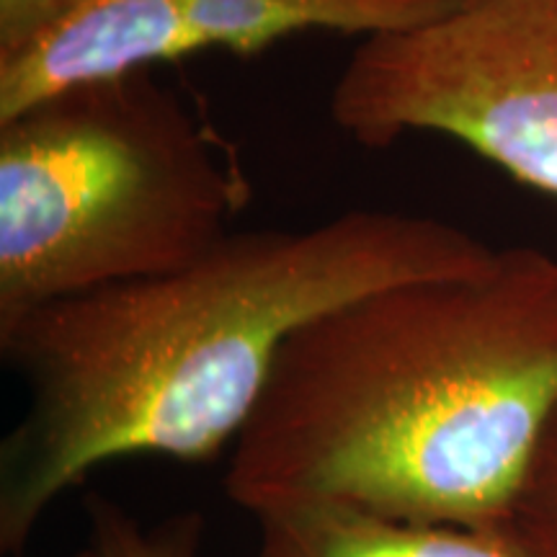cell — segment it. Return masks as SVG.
<instances>
[{
    "label": "cell",
    "instance_id": "cell-1",
    "mask_svg": "<svg viewBox=\"0 0 557 557\" xmlns=\"http://www.w3.org/2000/svg\"><path fill=\"white\" fill-rule=\"evenodd\" d=\"M498 248L449 222L351 209L302 230H240L169 274L58 299L0 329L29 406L0 447V553L124 457L209 462L259 406L310 320L413 278L485 269Z\"/></svg>",
    "mask_w": 557,
    "mask_h": 557
},
{
    "label": "cell",
    "instance_id": "cell-2",
    "mask_svg": "<svg viewBox=\"0 0 557 557\" xmlns=\"http://www.w3.org/2000/svg\"><path fill=\"white\" fill-rule=\"evenodd\" d=\"M557 406V256L369 292L292 333L230 447L256 521L338 511L506 529Z\"/></svg>",
    "mask_w": 557,
    "mask_h": 557
},
{
    "label": "cell",
    "instance_id": "cell-3",
    "mask_svg": "<svg viewBox=\"0 0 557 557\" xmlns=\"http://www.w3.org/2000/svg\"><path fill=\"white\" fill-rule=\"evenodd\" d=\"M240 165L150 70L0 122V329L176 271L233 233Z\"/></svg>",
    "mask_w": 557,
    "mask_h": 557
},
{
    "label": "cell",
    "instance_id": "cell-4",
    "mask_svg": "<svg viewBox=\"0 0 557 557\" xmlns=\"http://www.w3.org/2000/svg\"><path fill=\"white\" fill-rule=\"evenodd\" d=\"M331 114L364 148L444 135L557 197V0H457L426 24L364 37Z\"/></svg>",
    "mask_w": 557,
    "mask_h": 557
},
{
    "label": "cell",
    "instance_id": "cell-5",
    "mask_svg": "<svg viewBox=\"0 0 557 557\" xmlns=\"http://www.w3.org/2000/svg\"><path fill=\"white\" fill-rule=\"evenodd\" d=\"M194 52L186 0H88L58 29L0 60V122L65 90Z\"/></svg>",
    "mask_w": 557,
    "mask_h": 557
},
{
    "label": "cell",
    "instance_id": "cell-6",
    "mask_svg": "<svg viewBox=\"0 0 557 557\" xmlns=\"http://www.w3.org/2000/svg\"><path fill=\"white\" fill-rule=\"evenodd\" d=\"M457 0H186L191 50L253 54L297 32L374 37L447 13Z\"/></svg>",
    "mask_w": 557,
    "mask_h": 557
},
{
    "label": "cell",
    "instance_id": "cell-7",
    "mask_svg": "<svg viewBox=\"0 0 557 557\" xmlns=\"http://www.w3.org/2000/svg\"><path fill=\"white\" fill-rule=\"evenodd\" d=\"M253 557H534L506 529L315 511L259 521Z\"/></svg>",
    "mask_w": 557,
    "mask_h": 557
},
{
    "label": "cell",
    "instance_id": "cell-8",
    "mask_svg": "<svg viewBox=\"0 0 557 557\" xmlns=\"http://www.w3.org/2000/svg\"><path fill=\"white\" fill-rule=\"evenodd\" d=\"M86 527L78 557H201L205 547V517L199 511L171 513L148 527L101 493L86 498Z\"/></svg>",
    "mask_w": 557,
    "mask_h": 557
},
{
    "label": "cell",
    "instance_id": "cell-9",
    "mask_svg": "<svg viewBox=\"0 0 557 557\" xmlns=\"http://www.w3.org/2000/svg\"><path fill=\"white\" fill-rule=\"evenodd\" d=\"M506 532L534 557H557V406L529 459Z\"/></svg>",
    "mask_w": 557,
    "mask_h": 557
},
{
    "label": "cell",
    "instance_id": "cell-10",
    "mask_svg": "<svg viewBox=\"0 0 557 557\" xmlns=\"http://www.w3.org/2000/svg\"><path fill=\"white\" fill-rule=\"evenodd\" d=\"M88 0H0V60L24 52L58 29Z\"/></svg>",
    "mask_w": 557,
    "mask_h": 557
},
{
    "label": "cell",
    "instance_id": "cell-11",
    "mask_svg": "<svg viewBox=\"0 0 557 557\" xmlns=\"http://www.w3.org/2000/svg\"><path fill=\"white\" fill-rule=\"evenodd\" d=\"M70 557H78V555H70Z\"/></svg>",
    "mask_w": 557,
    "mask_h": 557
}]
</instances>
